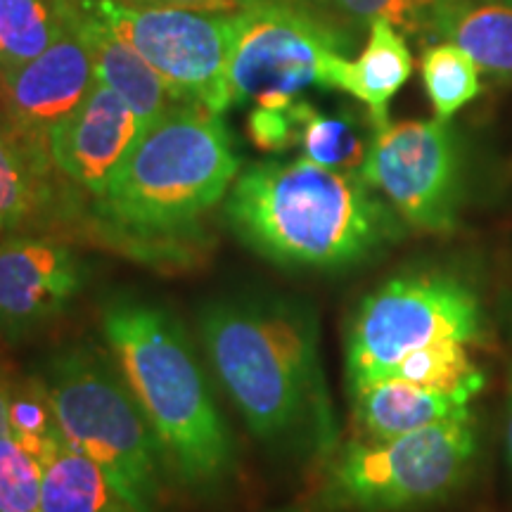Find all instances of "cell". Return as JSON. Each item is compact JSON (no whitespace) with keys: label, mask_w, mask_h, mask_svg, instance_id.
Masks as SVG:
<instances>
[{"label":"cell","mask_w":512,"mask_h":512,"mask_svg":"<svg viewBox=\"0 0 512 512\" xmlns=\"http://www.w3.org/2000/svg\"><path fill=\"white\" fill-rule=\"evenodd\" d=\"M102 330L176 477L192 489L221 484L235 465L233 439L181 325L157 306L119 302Z\"/></svg>","instance_id":"2"},{"label":"cell","mask_w":512,"mask_h":512,"mask_svg":"<svg viewBox=\"0 0 512 512\" xmlns=\"http://www.w3.org/2000/svg\"><path fill=\"white\" fill-rule=\"evenodd\" d=\"M41 512H145L98 463L62 444L43 463Z\"/></svg>","instance_id":"18"},{"label":"cell","mask_w":512,"mask_h":512,"mask_svg":"<svg viewBox=\"0 0 512 512\" xmlns=\"http://www.w3.org/2000/svg\"><path fill=\"white\" fill-rule=\"evenodd\" d=\"M79 5L83 34L93 53L95 79L117 91L131 105L143 128L185 102L138 50L91 8L88 0H79Z\"/></svg>","instance_id":"14"},{"label":"cell","mask_w":512,"mask_h":512,"mask_svg":"<svg viewBox=\"0 0 512 512\" xmlns=\"http://www.w3.org/2000/svg\"><path fill=\"white\" fill-rule=\"evenodd\" d=\"M280 512H297V510H280Z\"/></svg>","instance_id":"33"},{"label":"cell","mask_w":512,"mask_h":512,"mask_svg":"<svg viewBox=\"0 0 512 512\" xmlns=\"http://www.w3.org/2000/svg\"><path fill=\"white\" fill-rule=\"evenodd\" d=\"M79 12V0H0V74L48 50Z\"/></svg>","instance_id":"20"},{"label":"cell","mask_w":512,"mask_h":512,"mask_svg":"<svg viewBox=\"0 0 512 512\" xmlns=\"http://www.w3.org/2000/svg\"><path fill=\"white\" fill-rule=\"evenodd\" d=\"M140 133L143 124L131 105L95 81L79 107L50 128L48 155L62 176L100 197Z\"/></svg>","instance_id":"13"},{"label":"cell","mask_w":512,"mask_h":512,"mask_svg":"<svg viewBox=\"0 0 512 512\" xmlns=\"http://www.w3.org/2000/svg\"><path fill=\"white\" fill-rule=\"evenodd\" d=\"M245 3H249V0H242V5H245Z\"/></svg>","instance_id":"34"},{"label":"cell","mask_w":512,"mask_h":512,"mask_svg":"<svg viewBox=\"0 0 512 512\" xmlns=\"http://www.w3.org/2000/svg\"><path fill=\"white\" fill-rule=\"evenodd\" d=\"M430 24L446 43L463 48L479 72L512 83V5L437 0Z\"/></svg>","instance_id":"16"},{"label":"cell","mask_w":512,"mask_h":512,"mask_svg":"<svg viewBox=\"0 0 512 512\" xmlns=\"http://www.w3.org/2000/svg\"><path fill=\"white\" fill-rule=\"evenodd\" d=\"M356 422L370 439H396L446 420L472 418L470 403L430 392L401 377L351 384Z\"/></svg>","instance_id":"15"},{"label":"cell","mask_w":512,"mask_h":512,"mask_svg":"<svg viewBox=\"0 0 512 512\" xmlns=\"http://www.w3.org/2000/svg\"><path fill=\"white\" fill-rule=\"evenodd\" d=\"M43 463L15 437L0 439V512H41Z\"/></svg>","instance_id":"26"},{"label":"cell","mask_w":512,"mask_h":512,"mask_svg":"<svg viewBox=\"0 0 512 512\" xmlns=\"http://www.w3.org/2000/svg\"><path fill=\"white\" fill-rule=\"evenodd\" d=\"M370 138L363 136L356 114H320L311 105L304 119L299 145H302L306 159L325 166V169L361 174Z\"/></svg>","instance_id":"22"},{"label":"cell","mask_w":512,"mask_h":512,"mask_svg":"<svg viewBox=\"0 0 512 512\" xmlns=\"http://www.w3.org/2000/svg\"><path fill=\"white\" fill-rule=\"evenodd\" d=\"M83 266L72 249L48 238L12 235L0 242V335L17 339L72 304Z\"/></svg>","instance_id":"12"},{"label":"cell","mask_w":512,"mask_h":512,"mask_svg":"<svg viewBox=\"0 0 512 512\" xmlns=\"http://www.w3.org/2000/svg\"><path fill=\"white\" fill-rule=\"evenodd\" d=\"M505 453L512 467V370H510V394H508V420H505Z\"/></svg>","instance_id":"30"},{"label":"cell","mask_w":512,"mask_h":512,"mask_svg":"<svg viewBox=\"0 0 512 512\" xmlns=\"http://www.w3.org/2000/svg\"><path fill=\"white\" fill-rule=\"evenodd\" d=\"M356 36L297 0H249L235 10L228 91L233 105H283L309 88H337Z\"/></svg>","instance_id":"7"},{"label":"cell","mask_w":512,"mask_h":512,"mask_svg":"<svg viewBox=\"0 0 512 512\" xmlns=\"http://www.w3.org/2000/svg\"><path fill=\"white\" fill-rule=\"evenodd\" d=\"M361 176L408 226L448 233L458 219L463 169L446 121H399L375 128Z\"/></svg>","instance_id":"10"},{"label":"cell","mask_w":512,"mask_h":512,"mask_svg":"<svg viewBox=\"0 0 512 512\" xmlns=\"http://www.w3.org/2000/svg\"><path fill=\"white\" fill-rule=\"evenodd\" d=\"M413 74V55L406 38L387 19L370 24V36L358 60H344L337 76L339 91L354 95L368 107L373 128L389 124V100Z\"/></svg>","instance_id":"17"},{"label":"cell","mask_w":512,"mask_h":512,"mask_svg":"<svg viewBox=\"0 0 512 512\" xmlns=\"http://www.w3.org/2000/svg\"><path fill=\"white\" fill-rule=\"evenodd\" d=\"M10 425L12 437L22 446H27L41 463H46L57 448L67 444L60 430V422H57L46 380L15 384L10 406Z\"/></svg>","instance_id":"24"},{"label":"cell","mask_w":512,"mask_h":512,"mask_svg":"<svg viewBox=\"0 0 512 512\" xmlns=\"http://www.w3.org/2000/svg\"><path fill=\"white\" fill-rule=\"evenodd\" d=\"M479 332L482 304L458 275L406 273L387 280L363 299L349 325V387L389 375L415 349L441 339L475 342Z\"/></svg>","instance_id":"8"},{"label":"cell","mask_w":512,"mask_h":512,"mask_svg":"<svg viewBox=\"0 0 512 512\" xmlns=\"http://www.w3.org/2000/svg\"><path fill=\"white\" fill-rule=\"evenodd\" d=\"M496 3H505V5H512V0H496Z\"/></svg>","instance_id":"32"},{"label":"cell","mask_w":512,"mask_h":512,"mask_svg":"<svg viewBox=\"0 0 512 512\" xmlns=\"http://www.w3.org/2000/svg\"><path fill=\"white\" fill-rule=\"evenodd\" d=\"M465 344L467 342H458V339H441V342L427 344V347L403 356L389 375L418 384L430 392L451 396L456 401L470 403L484 387V375L472 363Z\"/></svg>","instance_id":"21"},{"label":"cell","mask_w":512,"mask_h":512,"mask_svg":"<svg viewBox=\"0 0 512 512\" xmlns=\"http://www.w3.org/2000/svg\"><path fill=\"white\" fill-rule=\"evenodd\" d=\"M128 5H140V8H178V10H197V12H235L242 0H121Z\"/></svg>","instance_id":"28"},{"label":"cell","mask_w":512,"mask_h":512,"mask_svg":"<svg viewBox=\"0 0 512 512\" xmlns=\"http://www.w3.org/2000/svg\"><path fill=\"white\" fill-rule=\"evenodd\" d=\"M53 166L48 145L34 143L0 119V233L34 219L46 197V174Z\"/></svg>","instance_id":"19"},{"label":"cell","mask_w":512,"mask_h":512,"mask_svg":"<svg viewBox=\"0 0 512 512\" xmlns=\"http://www.w3.org/2000/svg\"><path fill=\"white\" fill-rule=\"evenodd\" d=\"M200 330L211 366L219 373L247 427L261 439L302 430L320 399L318 332L309 313L283 302L209 306Z\"/></svg>","instance_id":"4"},{"label":"cell","mask_w":512,"mask_h":512,"mask_svg":"<svg viewBox=\"0 0 512 512\" xmlns=\"http://www.w3.org/2000/svg\"><path fill=\"white\" fill-rule=\"evenodd\" d=\"M95 81L93 53L79 12L72 27L48 50L0 74L5 121L34 143L48 145L50 128L79 107Z\"/></svg>","instance_id":"11"},{"label":"cell","mask_w":512,"mask_h":512,"mask_svg":"<svg viewBox=\"0 0 512 512\" xmlns=\"http://www.w3.org/2000/svg\"><path fill=\"white\" fill-rule=\"evenodd\" d=\"M46 384L64 441L98 463L140 510L152 512L164 456L128 384L81 349L57 356Z\"/></svg>","instance_id":"5"},{"label":"cell","mask_w":512,"mask_h":512,"mask_svg":"<svg viewBox=\"0 0 512 512\" xmlns=\"http://www.w3.org/2000/svg\"><path fill=\"white\" fill-rule=\"evenodd\" d=\"M240 174L221 114L181 102L143 128L98 197V214L124 238H183Z\"/></svg>","instance_id":"3"},{"label":"cell","mask_w":512,"mask_h":512,"mask_svg":"<svg viewBox=\"0 0 512 512\" xmlns=\"http://www.w3.org/2000/svg\"><path fill=\"white\" fill-rule=\"evenodd\" d=\"M422 81L437 119L448 121L482 91L479 67L463 48L453 43L432 46L422 55Z\"/></svg>","instance_id":"23"},{"label":"cell","mask_w":512,"mask_h":512,"mask_svg":"<svg viewBox=\"0 0 512 512\" xmlns=\"http://www.w3.org/2000/svg\"><path fill=\"white\" fill-rule=\"evenodd\" d=\"M12 394H15V384H12L10 377L0 370V439L12 437V425H10Z\"/></svg>","instance_id":"29"},{"label":"cell","mask_w":512,"mask_h":512,"mask_svg":"<svg viewBox=\"0 0 512 512\" xmlns=\"http://www.w3.org/2000/svg\"><path fill=\"white\" fill-rule=\"evenodd\" d=\"M422 5H432V3H437V0H420Z\"/></svg>","instance_id":"31"},{"label":"cell","mask_w":512,"mask_h":512,"mask_svg":"<svg viewBox=\"0 0 512 512\" xmlns=\"http://www.w3.org/2000/svg\"><path fill=\"white\" fill-rule=\"evenodd\" d=\"M477 456L472 418L446 420L396 439L349 444L332 460L325 503L351 512H413L451 498Z\"/></svg>","instance_id":"6"},{"label":"cell","mask_w":512,"mask_h":512,"mask_svg":"<svg viewBox=\"0 0 512 512\" xmlns=\"http://www.w3.org/2000/svg\"><path fill=\"white\" fill-rule=\"evenodd\" d=\"M297 3L354 36V27H370L377 19H387L403 31H415L422 22L420 0H297Z\"/></svg>","instance_id":"25"},{"label":"cell","mask_w":512,"mask_h":512,"mask_svg":"<svg viewBox=\"0 0 512 512\" xmlns=\"http://www.w3.org/2000/svg\"><path fill=\"white\" fill-rule=\"evenodd\" d=\"M311 102L292 100L283 105H256L249 112L247 133L256 147L264 152H283L297 145Z\"/></svg>","instance_id":"27"},{"label":"cell","mask_w":512,"mask_h":512,"mask_svg":"<svg viewBox=\"0 0 512 512\" xmlns=\"http://www.w3.org/2000/svg\"><path fill=\"white\" fill-rule=\"evenodd\" d=\"M117 34L145 57L185 102L223 114L235 12L140 8L121 0H88Z\"/></svg>","instance_id":"9"},{"label":"cell","mask_w":512,"mask_h":512,"mask_svg":"<svg viewBox=\"0 0 512 512\" xmlns=\"http://www.w3.org/2000/svg\"><path fill=\"white\" fill-rule=\"evenodd\" d=\"M226 221L259 256L297 268L361 264L401 233L361 174L306 157L252 164L238 174L226 197Z\"/></svg>","instance_id":"1"}]
</instances>
